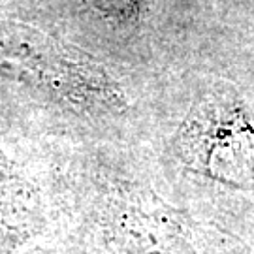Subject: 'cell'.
Wrapping results in <instances>:
<instances>
[{"label":"cell","mask_w":254,"mask_h":254,"mask_svg":"<svg viewBox=\"0 0 254 254\" xmlns=\"http://www.w3.org/2000/svg\"><path fill=\"white\" fill-rule=\"evenodd\" d=\"M96 6L111 15H130L137 8V0H92Z\"/></svg>","instance_id":"cell-1"}]
</instances>
